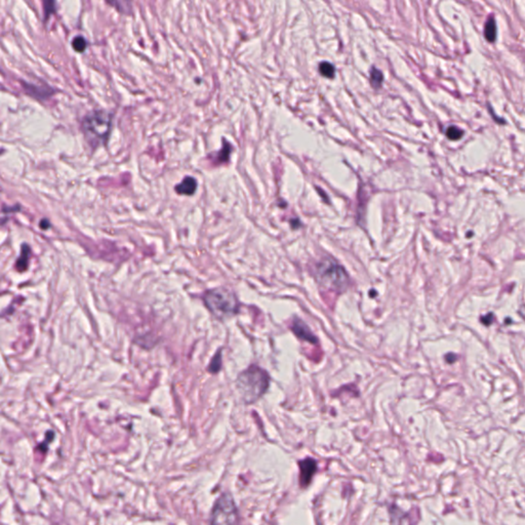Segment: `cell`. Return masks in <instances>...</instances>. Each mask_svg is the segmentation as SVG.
I'll return each mask as SVG.
<instances>
[{"label":"cell","mask_w":525,"mask_h":525,"mask_svg":"<svg viewBox=\"0 0 525 525\" xmlns=\"http://www.w3.org/2000/svg\"><path fill=\"white\" fill-rule=\"evenodd\" d=\"M221 367H222V350H219L214 356V358L211 359L209 363L208 371L213 374H217L221 371Z\"/></svg>","instance_id":"obj_12"},{"label":"cell","mask_w":525,"mask_h":525,"mask_svg":"<svg viewBox=\"0 0 525 525\" xmlns=\"http://www.w3.org/2000/svg\"><path fill=\"white\" fill-rule=\"evenodd\" d=\"M445 359H446V361H448V362L452 363V362H454V361L456 360V356H455L454 354H448V355H446V357H445Z\"/></svg>","instance_id":"obj_18"},{"label":"cell","mask_w":525,"mask_h":525,"mask_svg":"<svg viewBox=\"0 0 525 525\" xmlns=\"http://www.w3.org/2000/svg\"><path fill=\"white\" fill-rule=\"evenodd\" d=\"M319 71L325 77L332 78L334 76V72H336V69H334L333 65H331L330 63L323 62L319 66Z\"/></svg>","instance_id":"obj_14"},{"label":"cell","mask_w":525,"mask_h":525,"mask_svg":"<svg viewBox=\"0 0 525 525\" xmlns=\"http://www.w3.org/2000/svg\"><path fill=\"white\" fill-rule=\"evenodd\" d=\"M197 189V182L192 176H186L184 180L175 186V192L181 195H193Z\"/></svg>","instance_id":"obj_7"},{"label":"cell","mask_w":525,"mask_h":525,"mask_svg":"<svg viewBox=\"0 0 525 525\" xmlns=\"http://www.w3.org/2000/svg\"><path fill=\"white\" fill-rule=\"evenodd\" d=\"M292 329L296 336L301 341L309 342L311 344H316L318 342V339L316 338L315 334L311 331L310 327L301 319H299L297 317L294 318L292 323Z\"/></svg>","instance_id":"obj_6"},{"label":"cell","mask_w":525,"mask_h":525,"mask_svg":"<svg viewBox=\"0 0 525 525\" xmlns=\"http://www.w3.org/2000/svg\"><path fill=\"white\" fill-rule=\"evenodd\" d=\"M493 321H494V314H488L486 316L481 317V322L484 323V325L487 326L490 325L491 323H493Z\"/></svg>","instance_id":"obj_17"},{"label":"cell","mask_w":525,"mask_h":525,"mask_svg":"<svg viewBox=\"0 0 525 525\" xmlns=\"http://www.w3.org/2000/svg\"><path fill=\"white\" fill-rule=\"evenodd\" d=\"M86 40L82 36H76L72 41V48L77 52H82L86 49Z\"/></svg>","instance_id":"obj_15"},{"label":"cell","mask_w":525,"mask_h":525,"mask_svg":"<svg viewBox=\"0 0 525 525\" xmlns=\"http://www.w3.org/2000/svg\"><path fill=\"white\" fill-rule=\"evenodd\" d=\"M270 385V375L258 365H250L242 372L236 381V387L247 404L254 403L266 394Z\"/></svg>","instance_id":"obj_2"},{"label":"cell","mask_w":525,"mask_h":525,"mask_svg":"<svg viewBox=\"0 0 525 525\" xmlns=\"http://www.w3.org/2000/svg\"><path fill=\"white\" fill-rule=\"evenodd\" d=\"M237 510L230 495H223L213 510L211 524L213 525H236Z\"/></svg>","instance_id":"obj_5"},{"label":"cell","mask_w":525,"mask_h":525,"mask_svg":"<svg viewBox=\"0 0 525 525\" xmlns=\"http://www.w3.org/2000/svg\"><path fill=\"white\" fill-rule=\"evenodd\" d=\"M54 5L55 3L53 1H44V14H46V18H49L52 13H54Z\"/></svg>","instance_id":"obj_16"},{"label":"cell","mask_w":525,"mask_h":525,"mask_svg":"<svg viewBox=\"0 0 525 525\" xmlns=\"http://www.w3.org/2000/svg\"><path fill=\"white\" fill-rule=\"evenodd\" d=\"M49 227H50V222H49L48 220L44 219V220H42V221L40 222V228H42V229H44V230H47Z\"/></svg>","instance_id":"obj_19"},{"label":"cell","mask_w":525,"mask_h":525,"mask_svg":"<svg viewBox=\"0 0 525 525\" xmlns=\"http://www.w3.org/2000/svg\"><path fill=\"white\" fill-rule=\"evenodd\" d=\"M203 300L207 309L219 319L232 317L239 311V301L236 295L225 287L208 290Z\"/></svg>","instance_id":"obj_4"},{"label":"cell","mask_w":525,"mask_h":525,"mask_svg":"<svg viewBox=\"0 0 525 525\" xmlns=\"http://www.w3.org/2000/svg\"><path fill=\"white\" fill-rule=\"evenodd\" d=\"M313 274L317 284L326 292L344 294L351 283L345 268L331 258H323L317 262Z\"/></svg>","instance_id":"obj_1"},{"label":"cell","mask_w":525,"mask_h":525,"mask_svg":"<svg viewBox=\"0 0 525 525\" xmlns=\"http://www.w3.org/2000/svg\"><path fill=\"white\" fill-rule=\"evenodd\" d=\"M316 471V463L311 460L307 459L306 461L300 463V482L301 484H308L313 476V474Z\"/></svg>","instance_id":"obj_8"},{"label":"cell","mask_w":525,"mask_h":525,"mask_svg":"<svg viewBox=\"0 0 525 525\" xmlns=\"http://www.w3.org/2000/svg\"><path fill=\"white\" fill-rule=\"evenodd\" d=\"M484 36L488 42H495L497 38V24L494 16H489L484 27Z\"/></svg>","instance_id":"obj_9"},{"label":"cell","mask_w":525,"mask_h":525,"mask_svg":"<svg viewBox=\"0 0 525 525\" xmlns=\"http://www.w3.org/2000/svg\"><path fill=\"white\" fill-rule=\"evenodd\" d=\"M29 255H30V248L28 247L27 244H23L22 245V252H21V255L20 258L16 264V268L17 270L20 271V272H23L25 270H27V267H28V262H29Z\"/></svg>","instance_id":"obj_10"},{"label":"cell","mask_w":525,"mask_h":525,"mask_svg":"<svg viewBox=\"0 0 525 525\" xmlns=\"http://www.w3.org/2000/svg\"><path fill=\"white\" fill-rule=\"evenodd\" d=\"M383 74L382 72L377 70L376 68H372L371 70V82H372V85L375 87V88H378L381 87L382 85V82H383Z\"/></svg>","instance_id":"obj_13"},{"label":"cell","mask_w":525,"mask_h":525,"mask_svg":"<svg viewBox=\"0 0 525 525\" xmlns=\"http://www.w3.org/2000/svg\"><path fill=\"white\" fill-rule=\"evenodd\" d=\"M81 127L84 137L93 147L105 145L112 127V115L103 110H96L85 115Z\"/></svg>","instance_id":"obj_3"},{"label":"cell","mask_w":525,"mask_h":525,"mask_svg":"<svg viewBox=\"0 0 525 525\" xmlns=\"http://www.w3.org/2000/svg\"><path fill=\"white\" fill-rule=\"evenodd\" d=\"M445 133H446V137H448L450 140L457 141L462 139V137L464 136V130L455 125H450L446 128Z\"/></svg>","instance_id":"obj_11"}]
</instances>
